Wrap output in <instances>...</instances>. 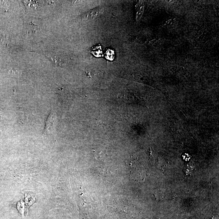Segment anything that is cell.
Instances as JSON below:
<instances>
[{
    "instance_id": "1",
    "label": "cell",
    "mask_w": 219,
    "mask_h": 219,
    "mask_svg": "<svg viewBox=\"0 0 219 219\" xmlns=\"http://www.w3.org/2000/svg\"><path fill=\"white\" fill-rule=\"evenodd\" d=\"M103 11V9L96 8L88 12L85 15V18L87 19H93L98 15L102 13Z\"/></svg>"
},
{
    "instance_id": "3",
    "label": "cell",
    "mask_w": 219,
    "mask_h": 219,
    "mask_svg": "<svg viewBox=\"0 0 219 219\" xmlns=\"http://www.w3.org/2000/svg\"><path fill=\"white\" fill-rule=\"evenodd\" d=\"M91 53L97 57L102 56V51L100 45H96L91 48Z\"/></svg>"
},
{
    "instance_id": "4",
    "label": "cell",
    "mask_w": 219,
    "mask_h": 219,
    "mask_svg": "<svg viewBox=\"0 0 219 219\" xmlns=\"http://www.w3.org/2000/svg\"><path fill=\"white\" fill-rule=\"evenodd\" d=\"M114 52L112 49H108L105 53L106 57L107 59L112 60L114 58Z\"/></svg>"
},
{
    "instance_id": "2",
    "label": "cell",
    "mask_w": 219,
    "mask_h": 219,
    "mask_svg": "<svg viewBox=\"0 0 219 219\" xmlns=\"http://www.w3.org/2000/svg\"><path fill=\"white\" fill-rule=\"evenodd\" d=\"M144 10V4L142 1L139 2L136 5V20H139L141 19L142 14H143Z\"/></svg>"
}]
</instances>
